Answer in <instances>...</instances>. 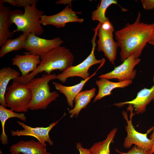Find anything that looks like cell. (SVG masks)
I'll use <instances>...</instances> for the list:
<instances>
[{
    "instance_id": "1",
    "label": "cell",
    "mask_w": 154,
    "mask_h": 154,
    "mask_svg": "<svg viewBox=\"0 0 154 154\" xmlns=\"http://www.w3.org/2000/svg\"><path fill=\"white\" fill-rule=\"evenodd\" d=\"M140 12L132 24L127 23L115 33L118 46L121 49L120 59L123 62L131 55L139 58L154 33L152 24L140 22Z\"/></svg>"
},
{
    "instance_id": "2",
    "label": "cell",
    "mask_w": 154,
    "mask_h": 154,
    "mask_svg": "<svg viewBox=\"0 0 154 154\" xmlns=\"http://www.w3.org/2000/svg\"><path fill=\"white\" fill-rule=\"evenodd\" d=\"M41 62L37 68L27 76H19L13 80L27 84L38 74L44 72L51 74L54 70L63 71L72 66L74 58L69 49L60 46L40 56Z\"/></svg>"
},
{
    "instance_id": "3",
    "label": "cell",
    "mask_w": 154,
    "mask_h": 154,
    "mask_svg": "<svg viewBox=\"0 0 154 154\" xmlns=\"http://www.w3.org/2000/svg\"><path fill=\"white\" fill-rule=\"evenodd\" d=\"M56 77L55 74H44L40 77L34 78L26 84L32 94L29 109H45L51 102L56 100L59 94L56 91L50 92L48 83L51 80L56 79Z\"/></svg>"
},
{
    "instance_id": "4",
    "label": "cell",
    "mask_w": 154,
    "mask_h": 154,
    "mask_svg": "<svg viewBox=\"0 0 154 154\" xmlns=\"http://www.w3.org/2000/svg\"><path fill=\"white\" fill-rule=\"evenodd\" d=\"M24 13L21 10L14 9L9 13V18L12 24L16 25L15 33H34L37 35H41L44 30L41 26L40 19L44 11L38 9L37 4L25 7Z\"/></svg>"
},
{
    "instance_id": "5",
    "label": "cell",
    "mask_w": 154,
    "mask_h": 154,
    "mask_svg": "<svg viewBox=\"0 0 154 154\" xmlns=\"http://www.w3.org/2000/svg\"><path fill=\"white\" fill-rule=\"evenodd\" d=\"M7 90L5 100L7 107L17 113L27 112L32 94L27 84L13 80Z\"/></svg>"
},
{
    "instance_id": "6",
    "label": "cell",
    "mask_w": 154,
    "mask_h": 154,
    "mask_svg": "<svg viewBox=\"0 0 154 154\" xmlns=\"http://www.w3.org/2000/svg\"><path fill=\"white\" fill-rule=\"evenodd\" d=\"M98 27L97 26L94 29L95 33L91 41L92 46L90 54L80 64L76 66H72L61 73L57 75V79L62 83H65L68 78L71 77L78 76L82 78L83 80L86 79L90 76L88 70L91 66L97 64H101L105 61L104 58L101 59H97L94 55V50L96 46L95 40L97 35Z\"/></svg>"
},
{
    "instance_id": "7",
    "label": "cell",
    "mask_w": 154,
    "mask_h": 154,
    "mask_svg": "<svg viewBox=\"0 0 154 154\" xmlns=\"http://www.w3.org/2000/svg\"><path fill=\"white\" fill-rule=\"evenodd\" d=\"M133 108L131 104H129L127 110L130 111V119H129L127 113L122 111V114L123 118L125 120L127 125L125 127L127 135L125 138L123 145L126 149L131 147L133 145L146 151L150 152L154 143L153 141L147 138L148 132L145 133H142L137 131L134 127L132 123V119L135 112L133 113Z\"/></svg>"
},
{
    "instance_id": "8",
    "label": "cell",
    "mask_w": 154,
    "mask_h": 154,
    "mask_svg": "<svg viewBox=\"0 0 154 154\" xmlns=\"http://www.w3.org/2000/svg\"><path fill=\"white\" fill-rule=\"evenodd\" d=\"M63 42L59 37L47 39L39 37L31 33L28 35L24 49L31 53L40 56L60 46Z\"/></svg>"
},
{
    "instance_id": "9",
    "label": "cell",
    "mask_w": 154,
    "mask_h": 154,
    "mask_svg": "<svg viewBox=\"0 0 154 154\" xmlns=\"http://www.w3.org/2000/svg\"><path fill=\"white\" fill-rule=\"evenodd\" d=\"M141 59L131 55L119 65L115 67L112 71L100 75L99 78L108 80L116 79L119 82L133 80L135 77L137 71L135 67L140 62Z\"/></svg>"
},
{
    "instance_id": "10",
    "label": "cell",
    "mask_w": 154,
    "mask_h": 154,
    "mask_svg": "<svg viewBox=\"0 0 154 154\" xmlns=\"http://www.w3.org/2000/svg\"><path fill=\"white\" fill-rule=\"evenodd\" d=\"M66 115V113H65L58 120L56 121H54L46 127H33L25 124L24 123L17 121V123L23 129L20 130L17 129L15 131L11 130V135L13 136H29L37 138L38 141L45 147L46 146V142H48L50 145L52 146L53 144V142L49 137V132Z\"/></svg>"
},
{
    "instance_id": "11",
    "label": "cell",
    "mask_w": 154,
    "mask_h": 154,
    "mask_svg": "<svg viewBox=\"0 0 154 154\" xmlns=\"http://www.w3.org/2000/svg\"><path fill=\"white\" fill-rule=\"evenodd\" d=\"M81 13V12L73 11L71 6L70 7L68 5L57 14L51 15H43L40 19L41 23L44 26L52 25L58 29L63 28L68 23L84 22V19L79 18L76 14Z\"/></svg>"
},
{
    "instance_id": "12",
    "label": "cell",
    "mask_w": 154,
    "mask_h": 154,
    "mask_svg": "<svg viewBox=\"0 0 154 154\" xmlns=\"http://www.w3.org/2000/svg\"><path fill=\"white\" fill-rule=\"evenodd\" d=\"M98 25V51L103 52L110 63L114 65L118 47L117 42L114 40L113 33L104 31L101 28L100 23Z\"/></svg>"
},
{
    "instance_id": "13",
    "label": "cell",
    "mask_w": 154,
    "mask_h": 154,
    "mask_svg": "<svg viewBox=\"0 0 154 154\" xmlns=\"http://www.w3.org/2000/svg\"><path fill=\"white\" fill-rule=\"evenodd\" d=\"M153 82L154 84L150 88H144L141 89L137 93L135 98L133 100L115 103L113 105L121 107L125 104H131L136 114L143 113L146 111L147 106L152 100H153L154 105V76Z\"/></svg>"
},
{
    "instance_id": "14",
    "label": "cell",
    "mask_w": 154,
    "mask_h": 154,
    "mask_svg": "<svg viewBox=\"0 0 154 154\" xmlns=\"http://www.w3.org/2000/svg\"><path fill=\"white\" fill-rule=\"evenodd\" d=\"M23 54V55H15L12 60V64L17 66L21 73V76L24 77L34 71L41 60L40 56L38 55L28 51Z\"/></svg>"
},
{
    "instance_id": "15",
    "label": "cell",
    "mask_w": 154,
    "mask_h": 154,
    "mask_svg": "<svg viewBox=\"0 0 154 154\" xmlns=\"http://www.w3.org/2000/svg\"><path fill=\"white\" fill-rule=\"evenodd\" d=\"M9 151L11 154H50V153L47 151L46 147L38 141L34 139L20 141L13 144Z\"/></svg>"
},
{
    "instance_id": "16",
    "label": "cell",
    "mask_w": 154,
    "mask_h": 154,
    "mask_svg": "<svg viewBox=\"0 0 154 154\" xmlns=\"http://www.w3.org/2000/svg\"><path fill=\"white\" fill-rule=\"evenodd\" d=\"M105 62H103L101 63L97 69L88 78L81 80L79 83L75 85L66 86L57 82H52L56 89L66 96L67 103L69 107L72 108L73 107L74 100L75 97L81 92L86 83L96 75L97 71L104 65Z\"/></svg>"
},
{
    "instance_id": "17",
    "label": "cell",
    "mask_w": 154,
    "mask_h": 154,
    "mask_svg": "<svg viewBox=\"0 0 154 154\" xmlns=\"http://www.w3.org/2000/svg\"><path fill=\"white\" fill-rule=\"evenodd\" d=\"M132 82V80H131L114 82L105 78H100L95 82L99 90L98 94L94 98L93 103L101 100L106 96L110 95L114 89L118 88H125L131 84Z\"/></svg>"
},
{
    "instance_id": "18",
    "label": "cell",
    "mask_w": 154,
    "mask_h": 154,
    "mask_svg": "<svg viewBox=\"0 0 154 154\" xmlns=\"http://www.w3.org/2000/svg\"><path fill=\"white\" fill-rule=\"evenodd\" d=\"M11 8L0 3V46L1 47L9 38H12L15 32L11 31L9 28L12 25L10 18Z\"/></svg>"
},
{
    "instance_id": "19",
    "label": "cell",
    "mask_w": 154,
    "mask_h": 154,
    "mask_svg": "<svg viewBox=\"0 0 154 154\" xmlns=\"http://www.w3.org/2000/svg\"><path fill=\"white\" fill-rule=\"evenodd\" d=\"M96 90L95 88H93L82 91L77 95L74 100L75 103L74 108L68 112L70 118L78 117L81 110L86 108L91 102L92 99L95 96Z\"/></svg>"
},
{
    "instance_id": "20",
    "label": "cell",
    "mask_w": 154,
    "mask_h": 154,
    "mask_svg": "<svg viewBox=\"0 0 154 154\" xmlns=\"http://www.w3.org/2000/svg\"><path fill=\"white\" fill-rule=\"evenodd\" d=\"M20 72L10 67H5L0 69V103L7 107L5 100V94L9 82L20 76Z\"/></svg>"
},
{
    "instance_id": "21",
    "label": "cell",
    "mask_w": 154,
    "mask_h": 154,
    "mask_svg": "<svg viewBox=\"0 0 154 154\" xmlns=\"http://www.w3.org/2000/svg\"><path fill=\"white\" fill-rule=\"evenodd\" d=\"M17 117L26 122L27 118L24 113H18L11 110H9L2 106L0 105V120L1 123L2 131L0 137L1 143L3 145L8 144V137L5 131V125L6 121L9 118Z\"/></svg>"
},
{
    "instance_id": "22",
    "label": "cell",
    "mask_w": 154,
    "mask_h": 154,
    "mask_svg": "<svg viewBox=\"0 0 154 154\" xmlns=\"http://www.w3.org/2000/svg\"><path fill=\"white\" fill-rule=\"evenodd\" d=\"M29 34L23 33L14 39H9L1 47L0 50V58H2L9 52L24 49Z\"/></svg>"
},
{
    "instance_id": "23",
    "label": "cell",
    "mask_w": 154,
    "mask_h": 154,
    "mask_svg": "<svg viewBox=\"0 0 154 154\" xmlns=\"http://www.w3.org/2000/svg\"><path fill=\"white\" fill-rule=\"evenodd\" d=\"M117 131V128H114L105 140L94 143L89 149L90 154H110V145L114 142Z\"/></svg>"
},
{
    "instance_id": "24",
    "label": "cell",
    "mask_w": 154,
    "mask_h": 154,
    "mask_svg": "<svg viewBox=\"0 0 154 154\" xmlns=\"http://www.w3.org/2000/svg\"><path fill=\"white\" fill-rule=\"evenodd\" d=\"M117 2L116 0H102L98 7L92 13V20L98 21L101 24L109 20V18L105 16L106 10L110 5L117 4Z\"/></svg>"
},
{
    "instance_id": "25",
    "label": "cell",
    "mask_w": 154,
    "mask_h": 154,
    "mask_svg": "<svg viewBox=\"0 0 154 154\" xmlns=\"http://www.w3.org/2000/svg\"><path fill=\"white\" fill-rule=\"evenodd\" d=\"M115 150L117 152L120 154H153L149 151L140 148L135 145L127 152H122L116 149Z\"/></svg>"
},
{
    "instance_id": "26",
    "label": "cell",
    "mask_w": 154,
    "mask_h": 154,
    "mask_svg": "<svg viewBox=\"0 0 154 154\" xmlns=\"http://www.w3.org/2000/svg\"><path fill=\"white\" fill-rule=\"evenodd\" d=\"M15 7H21L32 5L37 4L38 2V0H14Z\"/></svg>"
},
{
    "instance_id": "27",
    "label": "cell",
    "mask_w": 154,
    "mask_h": 154,
    "mask_svg": "<svg viewBox=\"0 0 154 154\" xmlns=\"http://www.w3.org/2000/svg\"><path fill=\"white\" fill-rule=\"evenodd\" d=\"M141 1L144 9L149 10L154 9V0H141Z\"/></svg>"
},
{
    "instance_id": "28",
    "label": "cell",
    "mask_w": 154,
    "mask_h": 154,
    "mask_svg": "<svg viewBox=\"0 0 154 154\" xmlns=\"http://www.w3.org/2000/svg\"><path fill=\"white\" fill-rule=\"evenodd\" d=\"M100 26L102 29L106 32L113 33L114 31V27L109 19L102 24H100Z\"/></svg>"
},
{
    "instance_id": "29",
    "label": "cell",
    "mask_w": 154,
    "mask_h": 154,
    "mask_svg": "<svg viewBox=\"0 0 154 154\" xmlns=\"http://www.w3.org/2000/svg\"><path fill=\"white\" fill-rule=\"evenodd\" d=\"M76 147L77 149L79 151L80 154H90L89 149L83 148L81 143H77Z\"/></svg>"
},
{
    "instance_id": "30",
    "label": "cell",
    "mask_w": 154,
    "mask_h": 154,
    "mask_svg": "<svg viewBox=\"0 0 154 154\" xmlns=\"http://www.w3.org/2000/svg\"><path fill=\"white\" fill-rule=\"evenodd\" d=\"M147 131L149 133L152 131L153 132L149 137V139L153 140L154 142V143L153 147L149 152L153 154L154 153V125L148 129Z\"/></svg>"
},
{
    "instance_id": "31",
    "label": "cell",
    "mask_w": 154,
    "mask_h": 154,
    "mask_svg": "<svg viewBox=\"0 0 154 154\" xmlns=\"http://www.w3.org/2000/svg\"><path fill=\"white\" fill-rule=\"evenodd\" d=\"M72 1V0H60L56 1V4H69L70 5H71V1Z\"/></svg>"
},
{
    "instance_id": "32",
    "label": "cell",
    "mask_w": 154,
    "mask_h": 154,
    "mask_svg": "<svg viewBox=\"0 0 154 154\" xmlns=\"http://www.w3.org/2000/svg\"><path fill=\"white\" fill-rule=\"evenodd\" d=\"M7 3L13 6H15V4L14 0H0V3Z\"/></svg>"
},
{
    "instance_id": "33",
    "label": "cell",
    "mask_w": 154,
    "mask_h": 154,
    "mask_svg": "<svg viewBox=\"0 0 154 154\" xmlns=\"http://www.w3.org/2000/svg\"><path fill=\"white\" fill-rule=\"evenodd\" d=\"M152 24L154 28V33L152 37L149 41L148 43L154 46V21Z\"/></svg>"
},
{
    "instance_id": "34",
    "label": "cell",
    "mask_w": 154,
    "mask_h": 154,
    "mask_svg": "<svg viewBox=\"0 0 154 154\" xmlns=\"http://www.w3.org/2000/svg\"><path fill=\"white\" fill-rule=\"evenodd\" d=\"M23 154L22 153H17V154Z\"/></svg>"
}]
</instances>
